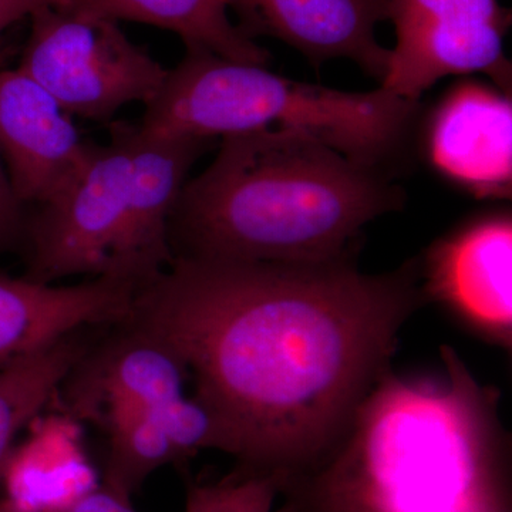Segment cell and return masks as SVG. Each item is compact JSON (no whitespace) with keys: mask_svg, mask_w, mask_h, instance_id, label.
<instances>
[{"mask_svg":"<svg viewBox=\"0 0 512 512\" xmlns=\"http://www.w3.org/2000/svg\"><path fill=\"white\" fill-rule=\"evenodd\" d=\"M427 303L420 262L387 274L352 256L315 262L174 258L128 320L187 366L237 467L311 470L387 373L400 329Z\"/></svg>","mask_w":512,"mask_h":512,"instance_id":"6da1fadb","label":"cell"},{"mask_svg":"<svg viewBox=\"0 0 512 512\" xmlns=\"http://www.w3.org/2000/svg\"><path fill=\"white\" fill-rule=\"evenodd\" d=\"M441 360L439 380L387 373L275 512H511L500 394L451 346Z\"/></svg>","mask_w":512,"mask_h":512,"instance_id":"7a4b0ae2","label":"cell"},{"mask_svg":"<svg viewBox=\"0 0 512 512\" xmlns=\"http://www.w3.org/2000/svg\"><path fill=\"white\" fill-rule=\"evenodd\" d=\"M379 170L316 138L262 130L221 138L168 222L174 258L315 264L350 256L366 224L402 207Z\"/></svg>","mask_w":512,"mask_h":512,"instance_id":"3957f363","label":"cell"},{"mask_svg":"<svg viewBox=\"0 0 512 512\" xmlns=\"http://www.w3.org/2000/svg\"><path fill=\"white\" fill-rule=\"evenodd\" d=\"M210 138L158 137L113 123L110 143L59 195L28 214L23 276L53 285L72 276L143 288L174 261L168 222L192 165Z\"/></svg>","mask_w":512,"mask_h":512,"instance_id":"277c9868","label":"cell"},{"mask_svg":"<svg viewBox=\"0 0 512 512\" xmlns=\"http://www.w3.org/2000/svg\"><path fill=\"white\" fill-rule=\"evenodd\" d=\"M419 109L380 87L346 93L295 82L259 64L185 50L146 104L140 126L158 137L224 138L262 130L298 131L376 168L402 147Z\"/></svg>","mask_w":512,"mask_h":512,"instance_id":"5b68a950","label":"cell"},{"mask_svg":"<svg viewBox=\"0 0 512 512\" xmlns=\"http://www.w3.org/2000/svg\"><path fill=\"white\" fill-rule=\"evenodd\" d=\"M19 69L70 116L110 123L121 107L148 104L168 70L131 42L114 20L43 6L30 15Z\"/></svg>","mask_w":512,"mask_h":512,"instance_id":"8992f818","label":"cell"},{"mask_svg":"<svg viewBox=\"0 0 512 512\" xmlns=\"http://www.w3.org/2000/svg\"><path fill=\"white\" fill-rule=\"evenodd\" d=\"M396 29L382 87L410 101L454 74L485 73L503 92L510 89L511 63L504 37L511 10L500 0H386Z\"/></svg>","mask_w":512,"mask_h":512,"instance_id":"52a82bcc","label":"cell"},{"mask_svg":"<svg viewBox=\"0 0 512 512\" xmlns=\"http://www.w3.org/2000/svg\"><path fill=\"white\" fill-rule=\"evenodd\" d=\"M427 302L443 305L487 342L511 349L512 224L488 217L437 241L420 262Z\"/></svg>","mask_w":512,"mask_h":512,"instance_id":"ba28073f","label":"cell"},{"mask_svg":"<svg viewBox=\"0 0 512 512\" xmlns=\"http://www.w3.org/2000/svg\"><path fill=\"white\" fill-rule=\"evenodd\" d=\"M73 116L22 69L0 70V156L26 207L52 200L92 154Z\"/></svg>","mask_w":512,"mask_h":512,"instance_id":"9c48e42d","label":"cell"},{"mask_svg":"<svg viewBox=\"0 0 512 512\" xmlns=\"http://www.w3.org/2000/svg\"><path fill=\"white\" fill-rule=\"evenodd\" d=\"M187 366L167 343L126 319L103 330L74 363L52 404L86 426L114 403L157 407L184 396Z\"/></svg>","mask_w":512,"mask_h":512,"instance_id":"30bf717a","label":"cell"},{"mask_svg":"<svg viewBox=\"0 0 512 512\" xmlns=\"http://www.w3.org/2000/svg\"><path fill=\"white\" fill-rule=\"evenodd\" d=\"M238 29L249 39L269 36L319 67L330 59L353 60L383 83L390 50L375 29L387 20L386 0H228Z\"/></svg>","mask_w":512,"mask_h":512,"instance_id":"8fae6325","label":"cell"},{"mask_svg":"<svg viewBox=\"0 0 512 512\" xmlns=\"http://www.w3.org/2000/svg\"><path fill=\"white\" fill-rule=\"evenodd\" d=\"M138 286L114 278L46 285L0 274V367L77 330L116 325L133 311Z\"/></svg>","mask_w":512,"mask_h":512,"instance_id":"7c38bea8","label":"cell"},{"mask_svg":"<svg viewBox=\"0 0 512 512\" xmlns=\"http://www.w3.org/2000/svg\"><path fill=\"white\" fill-rule=\"evenodd\" d=\"M429 154L440 173L477 197H510V97L478 83L460 84L434 114Z\"/></svg>","mask_w":512,"mask_h":512,"instance_id":"4fadbf2b","label":"cell"},{"mask_svg":"<svg viewBox=\"0 0 512 512\" xmlns=\"http://www.w3.org/2000/svg\"><path fill=\"white\" fill-rule=\"evenodd\" d=\"M84 424L50 403L16 441L0 477L2 497L20 512H67L99 485L84 446Z\"/></svg>","mask_w":512,"mask_h":512,"instance_id":"5bb4252c","label":"cell"},{"mask_svg":"<svg viewBox=\"0 0 512 512\" xmlns=\"http://www.w3.org/2000/svg\"><path fill=\"white\" fill-rule=\"evenodd\" d=\"M62 8L114 22L146 23L183 39L185 50H202L232 62L266 66L271 55L245 36L228 16V0H64Z\"/></svg>","mask_w":512,"mask_h":512,"instance_id":"9a60e30c","label":"cell"},{"mask_svg":"<svg viewBox=\"0 0 512 512\" xmlns=\"http://www.w3.org/2000/svg\"><path fill=\"white\" fill-rule=\"evenodd\" d=\"M106 328L77 330L35 355L0 367V477L20 434L49 406L74 363Z\"/></svg>","mask_w":512,"mask_h":512,"instance_id":"2e32d148","label":"cell"},{"mask_svg":"<svg viewBox=\"0 0 512 512\" xmlns=\"http://www.w3.org/2000/svg\"><path fill=\"white\" fill-rule=\"evenodd\" d=\"M284 478L235 467L211 483L188 481L184 512H272Z\"/></svg>","mask_w":512,"mask_h":512,"instance_id":"e0dca14e","label":"cell"},{"mask_svg":"<svg viewBox=\"0 0 512 512\" xmlns=\"http://www.w3.org/2000/svg\"><path fill=\"white\" fill-rule=\"evenodd\" d=\"M29 210L13 191L0 156V252H20L25 247Z\"/></svg>","mask_w":512,"mask_h":512,"instance_id":"ac0fdd59","label":"cell"},{"mask_svg":"<svg viewBox=\"0 0 512 512\" xmlns=\"http://www.w3.org/2000/svg\"><path fill=\"white\" fill-rule=\"evenodd\" d=\"M67 512H137L131 497L119 493L104 483L83 495Z\"/></svg>","mask_w":512,"mask_h":512,"instance_id":"d6986e66","label":"cell"},{"mask_svg":"<svg viewBox=\"0 0 512 512\" xmlns=\"http://www.w3.org/2000/svg\"><path fill=\"white\" fill-rule=\"evenodd\" d=\"M64 0H0V35L19 20L30 18L43 6L62 5Z\"/></svg>","mask_w":512,"mask_h":512,"instance_id":"ffe728a7","label":"cell"},{"mask_svg":"<svg viewBox=\"0 0 512 512\" xmlns=\"http://www.w3.org/2000/svg\"><path fill=\"white\" fill-rule=\"evenodd\" d=\"M0 512H20L13 507L12 504H9L5 498L0 497Z\"/></svg>","mask_w":512,"mask_h":512,"instance_id":"44dd1931","label":"cell"}]
</instances>
